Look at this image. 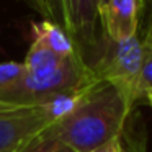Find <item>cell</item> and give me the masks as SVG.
I'll return each instance as SVG.
<instances>
[{"label":"cell","instance_id":"obj_6","mask_svg":"<svg viewBox=\"0 0 152 152\" xmlns=\"http://www.w3.org/2000/svg\"><path fill=\"white\" fill-rule=\"evenodd\" d=\"M33 38L39 43H43L46 48H49L53 53L59 54L62 57H72L75 54H80L79 48L72 41V38L66 33L64 28H61L57 23L51 20H41L36 23H31Z\"/></svg>","mask_w":152,"mask_h":152},{"label":"cell","instance_id":"obj_13","mask_svg":"<svg viewBox=\"0 0 152 152\" xmlns=\"http://www.w3.org/2000/svg\"><path fill=\"white\" fill-rule=\"evenodd\" d=\"M144 98L147 100V103L152 106V88H151V90H147V92L144 93Z\"/></svg>","mask_w":152,"mask_h":152},{"label":"cell","instance_id":"obj_4","mask_svg":"<svg viewBox=\"0 0 152 152\" xmlns=\"http://www.w3.org/2000/svg\"><path fill=\"white\" fill-rule=\"evenodd\" d=\"M53 124L43 103L0 100V152H20Z\"/></svg>","mask_w":152,"mask_h":152},{"label":"cell","instance_id":"obj_7","mask_svg":"<svg viewBox=\"0 0 152 152\" xmlns=\"http://www.w3.org/2000/svg\"><path fill=\"white\" fill-rule=\"evenodd\" d=\"M67 57H62L59 54L53 53L49 48H46L43 43L33 39L30 49H28L26 56H25L23 66L25 72L28 74H43L54 70L66 61Z\"/></svg>","mask_w":152,"mask_h":152},{"label":"cell","instance_id":"obj_1","mask_svg":"<svg viewBox=\"0 0 152 152\" xmlns=\"http://www.w3.org/2000/svg\"><path fill=\"white\" fill-rule=\"evenodd\" d=\"M129 113L118 90L100 82L49 129L75 152H92L123 134Z\"/></svg>","mask_w":152,"mask_h":152},{"label":"cell","instance_id":"obj_3","mask_svg":"<svg viewBox=\"0 0 152 152\" xmlns=\"http://www.w3.org/2000/svg\"><path fill=\"white\" fill-rule=\"evenodd\" d=\"M48 20L57 23L72 38L87 64L100 46L98 0H44Z\"/></svg>","mask_w":152,"mask_h":152},{"label":"cell","instance_id":"obj_14","mask_svg":"<svg viewBox=\"0 0 152 152\" xmlns=\"http://www.w3.org/2000/svg\"><path fill=\"white\" fill-rule=\"evenodd\" d=\"M145 33H149L152 36V7H151V15H149V28H147Z\"/></svg>","mask_w":152,"mask_h":152},{"label":"cell","instance_id":"obj_16","mask_svg":"<svg viewBox=\"0 0 152 152\" xmlns=\"http://www.w3.org/2000/svg\"><path fill=\"white\" fill-rule=\"evenodd\" d=\"M145 4H149V5L152 7V0H145Z\"/></svg>","mask_w":152,"mask_h":152},{"label":"cell","instance_id":"obj_5","mask_svg":"<svg viewBox=\"0 0 152 152\" xmlns=\"http://www.w3.org/2000/svg\"><path fill=\"white\" fill-rule=\"evenodd\" d=\"M145 0H110L98 13L102 33L113 41L137 36Z\"/></svg>","mask_w":152,"mask_h":152},{"label":"cell","instance_id":"obj_12","mask_svg":"<svg viewBox=\"0 0 152 152\" xmlns=\"http://www.w3.org/2000/svg\"><path fill=\"white\" fill-rule=\"evenodd\" d=\"M28 5H30L33 10H36L44 20H48V8H46V4H44V0H25Z\"/></svg>","mask_w":152,"mask_h":152},{"label":"cell","instance_id":"obj_10","mask_svg":"<svg viewBox=\"0 0 152 152\" xmlns=\"http://www.w3.org/2000/svg\"><path fill=\"white\" fill-rule=\"evenodd\" d=\"M25 74V66L23 62H2L0 64V93H5L7 90H10L12 87H15L20 79Z\"/></svg>","mask_w":152,"mask_h":152},{"label":"cell","instance_id":"obj_8","mask_svg":"<svg viewBox=\"0 0 152 152\" xmlns=\"http://www.w3.org/2000/svg\"><path fill=\"white\" fill-rule=\"evenodd\" d=\"M20 152H75V151L70 149L66 142H62L48 128L38 137H34L26 147L21 149Z\"/></svg>","mask_w":152,"mask_h":152},{"label":"cell","instance_id":"obj_11","mask_svg":"<svg viewBox=\"0 0 152 152\" xmlns=\"http://www.w3.org/2000/svg\"><path fill=\"white\" fill-rule=\"evenodd\" d=\"M92 152H124V145H123V134L110 141L108 144L102 145V147L95 149Z\"/></svg>","mask_w":152,"mask_h":152},{"label":"cell","instance_id":"obj_15","mask_svg":"<svg viewBox=\"0 0 152 152\" xmlns=\"http://www.w3.org/2000/svg\"><path fill=\"white\" fill-rule=\"evenodd\" d=\"M110 0H98V13H100V10H102V8H105V5L108 4Z\"/></svg>","mask_w":152,"mask_h":152},{"label":"cell","instance_id":"obj_2","mask_svg":"<svg viewBox=\"0 0 152 152\" xmlns=\"http://www.w3.org/2000/svg\"><path fill=\"white\" fill-rule=\"evenodd\" d=\"M88 66L102 82L118 90L131 110L141 100L139 79L142 69V39L139 36L113 41L102 33L100 46Z\"/></svg>","mask_w":152,"mask_h":152},{"label":"cell","instance_id":"obj_9","mask_svg":"<svg viewBox=\"0 0 152 152\" xmlns=\"http://www.w3.org/2000/svg\"><path fill=\"white\" fill-rule=\"evenodd\" d=\"M152 88V36L149 33L142 38V69L139 79V93L144 98V93Z\"/></svg>","mask_w":152,"mask_h":152}]
</instances>
